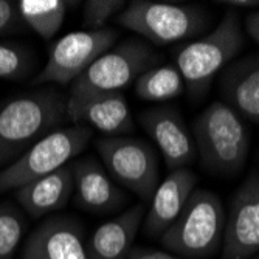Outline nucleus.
<instances>
[{"instance_id":"1","label":"nucleus","mask_w":259,"mask_h":259,"mask_svg":"<svg viewBox=\"0 0 259 259\" xmlns=\"http://www.w3.org/2000/svg\"><path fill=\"white\" fill-rule=\"evenodd\" d=\"M67 118V98L55 89H37L0 109V166H8Z\"/></svg>"},{"instance_id":"2","label":"nucleus","mask_w":259,"mask_h":259,"mask_svg":"<svg viewBox=\"0 0 259 259\" xmlns=\"http://www.w3.org/2000/svg\"><path fill=\"white\" fill-rule=\"evenodd\" d=\"M245 47L241 17L230 8L219 25L206 36L183 45L177 52L176 67L193 100L206 95L218 73L236 58Z\"/></svg>"},{"instance_id":"3","label":"nucleus","mask_w":259,"mask_h":259,"mask_svg":"<svg viewBox=\"0 0 259 259\" xmlns=\"http://www.w3.org/2000/svg\"><path fill=\"white\" fill-rule=\"evenodd\" d=\"M191 134L208 172L234 176L245 166L250 134L244 120L224 101L211 103L194 120Z\"/></svg>"},{"instance_id":"4","label":"nucleus","mask_w":259,"mask_h":259,"mask_svg":"<svg viewBox=\"0 0 259 259\" xmlns=\"http://www.w3.org/2000/svg\"><path fill=\"white\" fill-rule=\"evenodd\" d=\"M227 214L218 194L194 190L180 216L160 239L164 248L183 259H208L224 244Z\"/></svg>"},{"instance_id":"5","label":"nucleus","mask_w":259,"mask_h":259,"mask_svg":"<svg viewBox=\"0 0 259 259\" xmlns=\"http://www.w3.org/2000/svg\"><path fill=\"white\" fill-rule=\"evenodd\" d=\"M92 138V129L75 124L47 134L23 152L16 161L0 171V193L16 191L64 166L84 151Z\"/></svg>"},{"instance_id":"6","label":"nucleus","mask_w":259,"mask_h":259,"mask_svg":"<svg viewBox=\"0 0 259 259\" xmlns=\"http://www.w3.org/2000/svg\"><path fill=\"white\" fill-rule=\"evenodd\" d=\"M116 22L157 45H168L202 33L208 16L194 5L134 0L118 14Z\"/></svg>"},{"instance_id":"7","label":"nucleus","mask_w":259,"mask_h":259,"mask_svg":"<svg viewBox=\"0 0 259 259\" xmlns=\"http://www.w3.org/2000/svg\"><path fill=\"white\" fill-rule=\"evenodd\" d=\"M161 56L146 42L126 39L112 47L72 82L68 97L121 92L149 68L157 67Z\"/></svg>"},{"instance_id":"8","label":"nucleus","mask_w":259,"mask_h":259,"mask_svg":"<svg viewBox=\"0 0 259 259\" xmlns=\"http://www.w3.org/2000/svg\"><path fill=\"white\" fill-rule=\"evenodd\" d=\"M95 148L107 174L141 200L149 202L160 183L158 155L141 138L104 137L97 140Z\"/></svg>"},{"instance_id":"9","label":"nucleus","mask_w":259,"mask_h":259,"mask_svg":"<svg viewBox=\"0 0 259 259\" xmlns=\"http://www.w3.org/2000/svg\"><path fill=\"white\" fill-rule=\"evenodd\" d=\"M118 39V33L103 28L98 31L79 30L68 33L53 44L49 61L31 85L42 84H72L103 53L110 50Z\"/></svg>"},{"instance_id":"10","label":"nucleus","mask_w":259,"mask_h":259,"mask_svg":"<svg viewBox=\"0 0 259 259\" xmlns=\"http://www.w3.org/2000/svg\"><path fill=\"white\" fill-rule=\"evenodd\" d=\"M259 251V172L251 171L230 203L222 259H247Z\"/></svg>"},{"instance_id":"11","label":"nucleus","mask_w":259,"mask_h":259,"mask_svg":"<svg viewBox=\"0 0 259 259\" xmlns=\"http://www.w3.org/2000/svg\"><path fill=\"white\" fill-rule=\"evenodd\" d=\"M140 124L158 148L169 171L186 168L196 160L194 137L177 109L169 106L149 109L141 113Z\"/></svg>"},{"instance_id":"12","label":"nucleus","mask_w":259,"mask_h":259,"mask_svg":"<svg viewBox=\"0 0 259 259\" xmlns=\"http://www.w3.org/2000/svg\"><path fill=\"white\" fill-rule=\"evenodd\" d=\"M67 118L93 127L109 137H121L134 131V116L121 92L68 97Z\"/></svg>"},{"instance_id":"13","label":"nucleus","mask_w":259,"mask_h":259,"mask_svg":"<svg viewBox=\"0 0 259 259\" xmlns=\"http://www.w3.org/2000/svg\"><path fill=\"white\" fill-rule=\"evenodd\" d=\"M20 259H90L81 225L70 218L44 221L22 250Z\"/></svg>"},{"instance_id":"14","label":"nucleus","mask_w":259,"mask_h":259,"mask_svg":"<svg viewBox=\"0 0 259 259\" xmlns=\"http://www.w3.org/2000/svg\"><path fill=\"white\" fill-rule=\"evenodd\" d=\"M219 90L244 121L259 126V53L231 61L221 72Z\"/></svg>"},{"instance_id":"15","label":"nucleus","mask_w":259,"mask_h":259,"mask_svg":"<svg viewBox=\"0 0 259 259\" xmlns=\"http://www.w3.org/2000/svg\"><path fill=\"white\" fill-rule=\"evenodd\" d=\"M197 185V176L188 168L171 171L161 180L152 194L148 214H145V231L148 236L160 238L183 211L188 199Z\"/></svg>"},{"instance_id":"16","label":"nucleus","mask_w":259,"mask_h":259,"mask_svg":"<svg viewBox=\"0 0 259 259\" xmlns=\"http://www.w3.org/2000/svg\"><path fill=\"white\" fill-rule=\"evenodd\" d=\"M76 199L82 208L97 214L118 209L127 200L107 171L95 158H82L72 164Z\"/></svg>"},{"instance_id":"17","label":"nucleus","mask_w":259,"mask_h":259,"mask_svg":"<svg viewBox=\"0 0 259 259\" xmlns=\"http://www.w3.org/2000/svg\"><path fill=\"white\" fill-rule=\"evenodd\" d=\"M145 218V206L135 205L115 219L95 228L87 242L90 259H127Z\"/></svg>"},{"instance_id":"18","label":"nucleus","mask_w":259,"mask_h":259,"mask_svg":"<svg viewBox=\"0 0 259 259\" xmlns=\"http://www.w3.org/2000/svg\"><path fill=\"white\" fill-rule=\"evenodd\" d=\"M75 191L72 164L16 190L17 202L33 218H40L67 205Z\"/></svg>"},{"instance_id":"19","label":"nucleus","mask_w":259,"mask_h":259,"mask_svg":"<svg viewBox=\"0 0 259 259\" xmlns=\"http://www.w3.org/2000/svg\"><path fill=\"white\" fill-rule=\"evenodd\" d=\"M67 0H19L17 8L22 22L42 39H52L65 20Z\"/></svg>"},{"instance_id":"20","label":"nucleus","mask_w":259,"mask_h":259,"mask_svg":"<svg viewBox=\"0 0 259 259\" xmlns=\"http://www.w3.org/2000/svg\"><path fill=\"white\" fill-rule=\"evenodd\" d=\"M137 95L151 103L174 100L185 92V82L176 65H157L135 81Z\"/></svg>"},{"instance_id":"21","label":"nucleus","mask_w":259,"mask_h":259,"mask_svg":"<svg viewBox=\"0 0 259 259\" xmlns=\"http://www.w3.org/2000/svg\"><path fill=\"white\" fill-rule=\"evenodd\" d=\"M33 70V55L20 44L0 42V79L22 81Z\"/></svg>"},{"instance_id":"22","label":"nucleus","mask_w":259,"mask_h":259,"mask_svg":"<svg viewBox=\"0 0 259 259\" xmlns=\"http://www.w3.org/2000/svg\"><path fill=\"white\" fill-rule=\"evenodd\" d=\"M25 221L17 209L0 205V259H11L25 233Z\"/></svg>"},{"instance_id":"23","label":"nucleus","mask_w":259,"mask_h":259,"mask_svg":"<svg viewBox=\"0 0 259 259\" xmlns=\"http://www.w3.org/2000/svg\"><path fill=\"white\" fill-rule=\"evenodd\" d=\"M127 4L124 0H87L84 4L82 25L87 31H98L106 28V23L115 14H120Z\"/></svg>"},{"instance_id":"24","label":"nucleus","mask_w":259,"mask_h":259,"mask_svg":"<svg viewBox=\"0 0 259 259\" xmlns=\"http://www.w3.org/2000/svg\"><path fill=\"white\" fill-rule=\"evenodd\" d=\"M23 25L17 2L0 0V36H7L19 31Z\"/></svg>"},{"instance_id":"25","label":"nucleus","mask_w":259,"mask_h":259,"mask_svg":"<svg viewBox=\"0 0 259 259\" xmlns=\"http://www.w3.org/2000/svg\"><path fill=\"white\" fill-rule=\"evenodd\" d=\"M127 259H183L172 253H166L161 250H151V248H132Z\"/></svg>"},{"instance_id":"26","label":"nucleus","mask_w":259,"mask_h":259,"mask_svg":"<svg viewBox=\"0 0 259 259\" xmlns=\"http://www.w3.org/2000/svg\"><path fill=\"white\" fill-rule=\"evenodd\" d=\"M244 25H245V33L256 44H259V11L247 14L245 20H244Z\"/></svg>"},{"instance_id":"27","label":"nucleus","mask_w":259,"mask_h":259,"mask_svg":"<svg viewBox=\"0 0 259 259\" xmlns=\"http://www.w3.org/2000/svg\"><path fill=\"white\" fill-rule=\"evenodd\" d=\"M222 4L231 8H253L259 7V0H225Z\"/></svg>"},{"instance_id":"28","label":"nucleus","mask_w":259,"mask_h":259,"mask_svg":"<svg viewBox=\"0 0 259 259\" xmlns=\"http://www.w3.org/2000/svg\"><path fill=\"white\" fill-rule=\"evenodd\" d=\"M257 259H259V257H257Z\"/></svg>"}]
</instances>
